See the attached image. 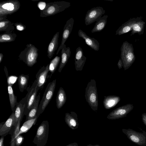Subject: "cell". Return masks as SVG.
Masks as SVG:
<instances>
[{
  "label": "cell",
  "instance_id": "obj_27",
  "mask_svg": "<svg viewBox=\"0 0 146 146\" xmlns=\"http://www.w3.org/2000/svg\"><path fill=\"white\" fill-rule=\"evenodd\" d=\"M25 106V104H23L20 102L17 103L13 111L15 115V127H16L18 121L19 120L21 119L23 116Z\"/></svg>",
  "mask_w": 146,
  "mask_h": 146
},
{
  "label": "cell",
  "instance_id": "obj_32",
  "mask_svg": "<svg viewBox=\"0 0 146 146\" xmlns=\"http://www.w3.org/2000/svg\"><path fill=\"white\" fill-rule=\"evenodd\" d=\"M37 118V117H36L33 119L27 121L23 124L22 126L19 130L17 136L20 135L21 134L29 130L32 126L33 124L35 123Z\"/></svg>",
  "mask_w": 146,
  "mask_h": 146
},
{
  "label": "cell",
  "instance_id": "obj_33",
  "mask_svg": "<svg viewBox=\"0 0 146 146\" xmlns=\"http://www.w3.org/2000/svg\"><path fill=\"white\" fill-rule=\"evenodd\" d=\"M21 119L18 121L11 139L10 146H15V140L19 131L20 123Z\"/></svg>",
  "mask_w": 146,
  "mask_h": 146
},
{
  "label": "cell",
  "instance_id": "obj_24",
  "mask_svg": "<svg viewBox=\"0 0 146 146\" xmlns=\"http://www.w3.org/2000/svg\"><path fill=\"white\" fill-rule=\"evenodd\" d=\"M66 96L65 92L62 87H60L58 92L56 98L57 108H61L65 104L66 100Z\"/></svg>",
  "mask_w": 146,
  "mask_h": 146
},
{
  "label": "cell",
  "instance_id": "obj_13",
  "mask_svg": "<svg viewBox=\"0 0 146 146\" xmlns=\"http://www.w3.org/2000/svg\"><path fill=\"white\" fill-rule=\"evenodd\" d=\"M74 23V20L73 18H70L66 21L63 29L61 43L57 51L56 55L62 49L63 46L72 31Z\"/></svg>",
  "mask_w": 146,
  "mask_h": 146
},
{
  "label": "cell",
  "instance_id": "obj_10",
  "mask_svg": "<svg viewBox=\"0 0 146 146\" xmlns=\"http://www.w3.org/2000/svg\"><path fill=\"white\" fill-rule=\"evenodd\" d=\"M20 4L17 0L10 1L1 2L0 5V17L7 16L17 11L19 8Z\"/></svg>",
  "mask_w": 146,
  "mask_h": 146
},
{
  "label": "cell",
  "instance_id": "obj_38",
  "mask_svg": "<svg viewBox=\"0 0 146 146\" xmlns=\"http://www.w3.org/2000/svg\"><path fill=\"white\" fill-rule=\"evenodd\" d=\"M117 65L118 68L119 69L122 68L123 66V63L121 58H120L117 64Z\"/></svg>",
  "mask_w": 146,
  "mask_h": 146
},
{
  "label": "cell",
  "instance_id": "obj_23",
  "mask_svg": "<svg viewBox=\"0 0 146 146\" xmlns=\"http://www.w3.org/2000/svg\"><path fill=\"white\" fill-rule=\"evenodd\" d=\"M6 16L0 17V31H5L11 32L14 30V27L13 23H12L7 19H6Z\"/></svg>",
  "mask_w": 146,
  "mask_h": 146
},
{
  "label": "cell",
  "instance_id": "obj_14",
  "mask_svg": "<svg viewBox=\"0 0 146 146\" xmlns=\"http://www.w3.org/2000/svg\"><path fill=\"white\" fill-rule=\"evenodd\" d=\"M86 59L82 48L80 46L78 47L76 50L74 58V64L76 71H81L82 70Z\"/></svg>",
  "mask_w": 146,
  "mask_h": 146
},
{
  "label": "cell",
  "instance_id": "obj_9",
  "mask_svg": "<svg viewBox=\"0 0 146 146\" xmlns=\"http://www.w3.org/2000/svg\"><path fill=\"white\" fill-rule=\"evenodd\" d=\"M105 10L101 7H93L87 12L85 18V23L88 25L97 21L104 14Z\"/></svg>",
  "mask_w": 146,
  "mask_h": 146
},
{
  "label": "cell",
  "instance_id": "obj_1",
  "mask_svg": "<svg viewBox=\"0 0 146 146\" xmlns=\"http://www.w3.org/2000/svg\"><path fill=\"white\" fill-rule=\"evenodd\" d=\"M121 58L124 70L128 69L135 62V56L132 44L124 42L121 47Z\"/></svg>",
  "mask_w": 146,
  "mask_h": 146
},
{
  "label": "cell",
  "instance_id": "obj_40",
  "mask_svg": "<svg viewBox=\"0 0 146 146\" xmlns=\"http://www.w3.org/2000/svg\"><path fill=\"white\" fill-rule=\"evenodd\" d=\"M66 146H78V145L77 143L75 142L69 144Z\"/></svg>",
  "mask_w": 146,
  "mask_h": 146
},
{
  "label": "cell",
  "instance_id": "obj_34",
  "mask_svg": "<svg viewBox=\"0 0 146 146\" xmlns=\"http://www.w3.org/2000/svg\"><path fill=\"white\" fill-rule=\"evenodd\" d=\"M24 140L23 137L21 135L17 136L15 140L16 146H20L23 143Z\"/></svg>",
  "mask_w": 146,
  "mask_h": 146
},
{
  "label": "cell",
  "instance_id": "obj_16",
  "mask_svg": "<svg viewBox=\"0 0 146 146\" xmlns=\"http://www.w3.org/2000/svg\"><path fill=\"white\" fill-rule=\"evenodd\" d=\"M15 115L14 111L4 123L0 125V135L2 137L5 136L8 133L12 127L15 125Z\"/></svg>",
  "mask_w": 146,
  "mask_h": 146
},
{
  "label": "cell",
  "instance_id": "obj_6",
  "mask_svg": "<svg viewBox=\"0 0 146 146\" xmlns=\"http://www.w3.org/2000/svg\"><path fill=\"white\" fill-rule=\"evenodd\" d=\"M37 85V81L35 80L28 90L25 97L20 101L23 104H25L23 115H27L33 105L38 92L36 89Z\"/></svg>",
  "mask_w": 146,
  "mask_h": 146
},
{
  "label": "cell",
  "instance_id": "obj_12",
  "mask_svg": "<svg viewBox=\"0 0 146 146\" xmlns=\"http://www.w3.org/2000/svg\"><path fill=\"white\" fill-rule=\"evenodd\" d=\"M49 64L46 66H43L38 71L36 74V80L37 82V90L42 89L46 81L47 75L49 71Z\"/></svg>",
  "mask_w": 146,
  "mask_h": 146
},
{
  "label": "cell",
  "instance_id": "obj_18",
  "mask_svg": "<svg viewBox=\"0 0 146 146\" xmlns=\"http://www.w3.org/2000/svg\"><path fill=\"white\" fill-rule=\"evenodd\" d=\"M136 19L137 18H133L122 24L116 30L115 35H120L132 31L133 25Z\"/></svg>",
  "mask_w": 146,
  "mask_h": 146
},
{
  "label": "cell",
  "instance_id": "obj_28",
  "mask_svg": "<svg viewBox=\"0 0 146 146\" xmlns=\"http://www.w3.org/2000/svg\"><path fill=\"white\" fill-rule=\"evenodd\" d=\"M29 76L21 74L18 76V83L20 91L23 92L27 88L29 79Z\"/></svg>",
  "mask_w": 146,
  "mask_h": 146
},
{
  "label": "cell",
  "instance_id": "obj_39",
  "mask_svg": "<svg viewBox=\"0 0 146 146\" xmlns=\"http://www.w3.org/2000/svg\"><path fill=\"white\" fill-rule=\"evenodd\" d=\"M3 137H1L0 139V146H4L3 145Z\"/></svg>",
  "mask_w": 146,
  "mask_h": 146
},
{
  "label": "cell",
  "instance_id": "obj_11",
  "mask_svg": "<svg viewBox=\"0 0 146 146\" xmlns=\"http://www.w3.org/2000/svg\"><path fill=\"white\" fill-rule=\"evenodd\" d=\"M133 106L131 104H127L119 107L111 112L107 118L109 119H116L125 117L133 109Z\"/></svg>",
  "mask_w": 146,
  "mask_h": 146
},
{
  "label": "cell",
  "instance_id": "obj_36",
  "mask_svg": "<svg viewBox=\"0 0 146 146\" xmlns=\"http://www.w3.org/2000/svg\"><path fill=\"white\" fill-rule=\"evenodd\" d=\"M46 5V3L44 1L39 2L37 4L38 7L41 11L44 10L45 8Z\"/></svg>",
  "mask_w": 146,
  "mask_h": 146
},
{
  "label": "cell",
  "instance_id": "obj_42",
  "mask_svg": "<svg viewBox=\"0 0 146 146\" xmlns=\"http://www.w3.org/2000/svg\"><path fill=\"white\" fill-rule=\"evenodd\" d=\"M86 146H100V145H92L91 144H89Z\"/></svg>",
  "mask_w": 146,
  "mask_h": 146
},
{
  "label": "cell",
  "instance_id": "obj_15",
  "mask_svg": "<svg viewBox=\"0 0 146 146\" xmlns=\"http://www.w3.org/2000/svg\"><path fill=\"white\" fill-rule=\"evenodd\" d=\"M78 34L80 37L84 40L86 44L92 49L96 51H98L99 50V43L97 40L89 36L80 29L79 30Z\"/></svg>",
  "mask_w": 146,
  "mask_h": 146
},
{
  "label": "cell",
  "instance_id": "obj_22",
  "mask_svg": "<svg viewBox=\"0 0 146 146\" xmlns=\"http://www.w3.org/2000/svg\"><path fill=\"white\" fill-rule=\"evenodd\" d=\"M142 19L141 17H137L136 20L133 26L131 36L136 33L138 34L139 35L143 34L145 22Z\"/></svg>",
  "mask_w": 146,
  "mask_h": 146
},
{
  "label": "cell",
  "instance_id": "obj_19",
  "mask_svg": "<svg viewBox=\"0 0 146 146\" xmlns=\"http://www.w3.org/2000/svg\"><path fill=\"white\" fill-rule=\"evenodd\" d=\"M59 32H57L54 35L48 45L47 49V56L50 59L54 55L58 45V40Z\"/></svg>",
  "mask_w": 146,
  "mask_h": 146
},
{
  "label": "cell",
  "instance_id": "obj_21",
  "mask_svg": "<svg viewBox=\"0 0 146 146\" xmlns=\"http://www.w3.org/2000/svg\"><path fill=\"white\" fill-rule=\"evenodd\" d=\"M120 97L118 96L109 95L105 96L103 104L105 108L109 109L115 107L120 101Z\"/></svg>",
  "mask_w": 146,
  "mask_h": 146
},
{
  "label": "cell",
  "instance_id": "obj_30",
  "mask_svg": "<svg viewBox=\"0 0 146 146\" xmlns=\"http://www.w3.org/2000/svg\"><path fill=\"white\" fill-rule=\"evenodd\" d=\"M17 35L15 33L6 32L0 35V42H10L14 41Z\"/></svg>",
  "mask_w": 146,
  "mask_h": 146
},
{
  "label": "cell",
  "instance_id": "obj_41",
  "mask_svg": "<svg viewBox=\"0 0 146 146\" xmlns=\"http://www.w3.org/2000/svg\"><path fill=\"white\" fill-rule=\"evenodd\" d=\"M3 58V54L2 53H0V63L2 62Z\"/></svg>",
  "mask_w": 146,
  "mask_h": 146
},
{
  "label": "cell",
  "instance_id": "obj_25",
  "mask_svg": "<svg viewBox=\"0 0 146 146\" xmlns=\"http://www.w3.org/2000/svg\"><path fill=\"white\" fill-rule=\"evenodd\" d=\"M40 95L37 96L33 105L27 115L26 121L33 119L36 116V113L39 106Z\"/></svg>",
  "mask_w": 146,
  "mask_h": 146
},
{
  "label": "cell",
  "instance_id": "obj_20",
  "mask_svg": "<svg viewBox=\"0 0 146 146\" xmlns=\"http://www.w3.org/2000/svg\"><path fill=\"white\" fill-rule=\"evenodd\" d=\"M71 55L70 49L69 47H66L64 44L61 49V59L60 61L58 71L60 72L67 62Z\"/></svg>",
  "mask_w": 146,
  "mask_h": 146
},
{
  "label": "cell",
  "instance_id": "obj_2",
  "mask_svg": "<svg viewBox=\"0 0 146 146\" xmlns=\"http://www.w3.org/2000/svg\"><path fill=\"white\" fill-rule=\"evenodd\" d=\"M86 102L91 108L97 112L98 105V95L96 81L92 79L88 82L85 95Z\"/></svg>",
  "mask_w": 146,
  "mask_h": 146
},
{
  "label": "cell",
  "instance_id": "obj_7",
  "mask_svg": "<svg viewBox=\"0 0 146 146\" xmlns=\"http://www.w3.org/2000/svg\"><path fill=\"white\" fill-rule=\"evenodd\" d=\"M49 123L43 121L38 127L33 142L36 146H46L48 137Z\"/></svg>",
  "mask_w": 146,
  "mask_h": 146
},
{
  "label": "cell",
  "instance_id": "obj_3",
  "mask_svg": "<svg viewBox=\"0 0 146 146\" xmlns=\"http://www.w3.org/2000/svg\"><path fill=\"white\" fill-rule=\"evenodd\" d=\"M38 49L34 45L29 44L19 56V58L22 60L28 66L32 67L37 62L38 56Z\"/></svg>",
  "mask_w": 146,
  "mask_h": 146
},
{
  "label": "cell",
  "instance_id": "obj_31",
  "mask_svg": "<svg viewBox=\"0 0 146 146\" xmlns=\"http://www.w3.org/2000/svg\"><path fill=\"white\" fill-rule=\"evenodd\" d=\"M60 60V57L56 56L51 61L49 64V71L51 73L50 78L56 70Z\"/></svg>",
  "mask_w": 146,
  "mask_h": 146
},
{
  "label": "cell",
  "instance_id": "obj_4",
  "mask_svg": "<svg viewBox=\"0 0 146 146\" xmlns=\"http://www.w3.org/2000/svg\"><path fill=\"white\" fill-rule=\"evenodd\" d=\"M70 6V2L64 1L47 3L45 9L41 11L40 16L45 17L54 15L63 11Z\"/></svg>",
  "mask_w": 146,
  "mask_h": 146
},
{
  "label": "cell",
  "instance_id": "obj_35",
  "mask_svg": "<svg viewBox=\"0 0 146 146\" xmlns=\"http://www.w3.org/2000/svg\"><path fill=\"white\" fill-rule=\"evenodd\" d=\"M16 29L19 31L24 30L25 28V26L21 23H16L14 24Z\"/></svg>",
  "mask_w": 146,
  "mask_h": 146
},
{
  "label": "cell",
  "instance_id": "obj_29",
  "mask_svg": "<svg viewBox=\"0 0 146 146\" xmlns=\"http://www.w3.org/2000/svg\"><path fill=\"white\" fill-rule=\"evenodd\" d=\"M8 90L11 108L12 111H14L17 102V97L14 94L12 86L9 84H8Z\"/></svg>",
  "mask_w": 146,
  "mask_h": 146
},
{
  "label": "cell",
  "instance_id": "obj_37",
  "mask_svg": "<svg viewBox=\"0 0 146 146\" xmlns=\"http://www.w3.org/2000/svg\"><path fill=\"white\" fill-rule=\"evenodd\" d=\"M141 118L143 122L146 126V113H144L142 114Z\"/></svg>",
  "mask_w": 146,
  "mask_h": 146
},
{
  "label": "cell",
  "instance_id": "obj_17",
  "mask_svg": "<svg viewBox=\"0 0 146 146\" xmlns=\"http://www.w3.org/2000/svg\"><path fill=\"white\" fill-rule=\"evenodd\" d=\"M65 121L68 126L72 130L78 128L79 123L77 114L74 111L70 113H66L65 114Z\"/></svg>",
  "mask_w": 146,
  "mask_h": 146
},
{
  "label": "cell",
  "instance_id": "obj_26",
  "mask_svg": "<svg viewBox=\"0 0 146 146\" xmlns=\"http://www.w3.org/2000/svg\"><path fill=\"white\" fill-rule=\"evenodd\" d=\"M108 17V15H105L98 20L92 30L91 32H100L103 30L106 25Z\"/></svg>",
  "mask_w": 146,
  "mask_h": 146
},
{
  "label": "cell",
  "instance_id": "obj_8",
  "mask_svg": "<svg viewBox=\"0 0 146 146\" xmlns=\"http://www.w3.org/2000/svg\"><path fill=\"white\" fill-rule=\"evenodd\" d=\"M122 131L131 142L140 146H146V132H139L130 129H123Z\"/></svg>",
  "mask_w": 146,
  "mask_h": 146
},
{
  "label": "cell",
  "instance_id": "obj_5",
  "mask_svg": "<svg viewBox=\"0 0 146 146\" xmlns=\"http://www.w3.org/2000/svg\"><path fill=\"white\" fill-rule=\"evenodd\" d=\"M56 83L55 79L48 84L39 105L36 113L37 118L43 112L51 100L55 91Z\"/></svg>",
  "mask_w": 146,
  "mask_h": 146
}]
</instances>
